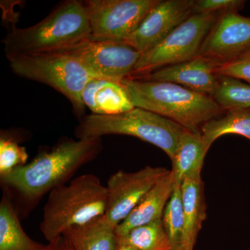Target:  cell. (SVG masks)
Listing matches in <instances>:
<instances>
[{"instance_id": "27", "label": "cell", "mask_w": 250, "mask_h": 250, "mask_svg": "<svg viewBox=\"0 0 250 250\" xmlns=\"http://www.w3.org/2000/svg\"><path fill=\"white\" fill-rule=\"evenodd\" d=\"M47 250H73L70 243L62 236L54 241L47 243Z\"/></svg>"}, {"instance_id": "15", "label": "cell", "mask_w": 250, "mask_h": 250, "mask_svg": "<svg viewBox=\"0 0 250 250\" xmlns=\"http://www.w3.org/2000/svg\"><path fill=\"white\" fill-rule=\"evenodd\" d=\"M175 185V179L170 170V173L158 182L131 213L116 227L118 238L132 229L162 220L166 205L170 200Z\"/></svg>"}, {"instance_id": "24", "label": "cell", "mask_w": 250, "mask_h": 250, "mask_svg": "<svg viewBox=\"0 0 250 250\" xmlns=\"http://www.w3.org/2000/svg\"><path fill=\"white\" fill-rule=\"evenodd\" d=\"M26 148L20 146L13 138L1 133L0 138V176L12 172L27 164Z\"/></svg>"}, {"instance_id": "11", "label": "cell", "mask_w": 250, "mask_h": 250, "mask_svg": "<svg viewBox=\"0 0 250 250\" xmlns=\"http://www.w3.org/2000/svg\"><path fill=\"white\" fill-rule=\"evenodd\" d=\"M194 4V0H160L123 42L141 53L149 50L193 14Z\"/></svg>"}, {"instance_id": "29", "label": "cell", "mask_w": 250, "mask_h": 250, "mask_svg": "<svg viewBox=\"0 0 250 250\" xmlns=\"http://www.w3.org/2000/svg\"><path fill=\"white\" fill-rule=\"evenodd\" d=\"M173 250H193V249L188 248V247L184 246V245H181V246H179L178 248H177L176 249Z\"/></svg>"}, {"instance_id": "5", "label": "cell", "mask_w": 250, "mask_h": 250, "mask_svg": "<svg viewBox=\"0 0 250 250\" xmlns=\"http://www.w3.org/2000/svg\"><path fill=\"white\" fill-rule=\"evenodd\" d=\"M186 130L164 117L135 107L112 116H85L75 128V135L77 139H102L107 135L133 136L160 148L172 161Z\"/></svg>"}, {"instance_id": "26", "label": "cell", "mask_w": 250, "mask_h": 250, "mask_svg": "<svg viewBox=\"0 0 250 250\" xmlns=\"http://www.w3.org/2000/svg\"><path fill=\"white\" fill-rule=\"evenodd\" d=\"M245 2L242 0H197L195 1L193 14L238 12Z\"/></svg>"}, {"instance_id": "9", "label": "cell", "mask_w": 250, "mask_h": 250, "mask_svg": "<svg viewBox=\"0 0 250 250\" xmlns=\"http://www.w3.org/2000/svg\"><path fill=\"white\" fill-rule=\"evenodd\" d=\"M61 52L71 55L97 78L118 82L133 75L142 54L123 42L90 38Z\"/></svg>"}, {"instance_id": "18", "label": "cell", "mask_w": 250, "mask_h": 250, "mask_svg": "<svg viewBox=\"0 0 250 250\" xmlns=\"http://www.w3.org/2000/svg\"><path fill=\"white\" fill-rule=\"evenodd\" d=\"M209 150L201 132L186 130L181 138L178 150L172 160V174L175 182L181 185L184 179L201 174L205 156Z\"/></svg>"}, {"instance_id": "14", "label": "cell", "mask_w": 250, "mask_h": 250, "mask_svg": "<svg viewBox=\"0 0 250 250\" xmlns=\"http://www.w3.org/2000/svg\"><path fill=\"white\" fill-rule=\"evenodd\" d=\"M85 108L93 114L112 116L135 108L121 82L94 78L85 85L82 95Z\"/></svg>"}, {"instance_id": "20", "label": "cell", "mask_w": 250, "mask_h": 250, "mask_svg": "<svg viewBox=\"0 0 250 250\" xmlns=\"http://www.w3.org/2000/svg\"><path fill=\"white\" fill-rule=\"evenodd\" d=\"M202 139L207 147L227 134H238L250 140V108H236L227 111L221 118L206 123L201 129Z\"/></svg>"}, {"instance_id": "19", "label": "cell", "mask_w": 250, "mask_h": 250, "mask_svg": "<svg viewBox=\"0 0 250 250\" xmlns=\"http://www.w3.org/2000/svg\"><path fill=\"white\" fill-rule=\"evenodd\" d=\"M23 229L21 218L4 195L0 202V250H47Z\"/></svg>"}, {"instance_id": "10", "label": "cell", "mask_w": 250, "mask_h": 250, "mask_svg": "<svg viewBox=\"0 0 250 250\" xmlns=\"http://www.w3.org/2000/svg\"><path fill=\"white\" fill-rule=\"evenodd\" d=\"M170 172L165 167L147 166L136 172L118 170L112 174L106 186L108 200L104 215L108 222L116 228Z\"/></svg>"}, {"instance_id": "1", "label": "cell", "mask_w": 250, "mask_h": 250, "mask_svg": "<svg viewBox=\"0 0 250 250\" xmlns=\"http://www.w3.org/2000/svg\"><path fill=\"white\" fill-rule=\"evenodd\" d=\"M103 149L102 139H65L31 162L0 176L3 195L20 218L30 214L45 195L68 183L81 167Z\"/></svg>"}, {"instance_id": "22", "label": "cell", "mask_w": 250, "mask_h": 250, "mask_svg": "<svg viewBox=\"0 0 250 250\" xmlns=\"http://www.w3.org/2000/svg\"><path fill=\"white\" fill-rule=\"evenodd\" d=\"M213 98L223 111L250 108V83L233 77L219 76Z\"/></svg>"}, {"instance_id": "21", "label": "cell", "mask_w": 250, "mask_h": 250, "mask_svg": "<svg viewBox=\"0 0 250 250\" xmlns=\"http://www.w3.org/2000/svg\"><path fill=\"white\" fill-rule=\"evenodd\" d=\"M119 243L139 250H170V244L162 220L141 225L119 238Z\"/></svg>"}, {"instance_id": "23", "label": "cell", "mask_w": 250, "mask_h": 250, "mask_svg": "<svg viewBox=\"0 0 250 250\" xmlns=\"http://www.w3.org/2000/svg\"><path fill=\"white\" fill-rule=\"evenodd\" d=\"M163 225L170 244V250L182 245L184 215L181 186L176 184L162 217Z\"/></svg>"}, {"instance_id": "4", "label": "cell", "mask_w": 250, "mask_h": 250, "mask_svg": "<svg viewBox=\"0 0 250 250\" xmlns=\"http://www.w3.org/2000/svg\"><path fill=\"white\" fill-rule=\"evenodd\" d=\"M108 192L98 176L85 174L54 189L48 195L40 223L41 232L50 243L71 227L105 215Z\"/></svg>"}, {"instance_id": "3", "label": "cell", "mask_w": 250, "mask_h": 250, "mask_svg": "<svg viewBox=\"0 0 250 250\" xmlns=\"http://www.w3.org/2000/svg\"><path fill=\"white\" fill-rule=\"evenodd\" d=\"M91 37L83 1L67 0L31 27L10 31L3 40L6 55L61 52Z\"/></svg>"}, {"instance_id": "17", "label": "cell", "mask_w": 250, "mask_h": 250, "mask_svg": "<svg viewBox=\"0 0 250 250\" xmlns=\"http://www.w3.org/2000/svg\"><path fill=\"white\" fill-rule=\"evenodd\" d=\"M62 236L73 250H117L119 246L116 228L104 215L83 225L71 227Z\"/></svg>"}, {"instance_id": "7", "label": "cell", "mask_w": 250, "mask_h": 250, "mask_svg": "<svg viewBox=\"0 0 250 250\" xmlns=\"http://www.w3.org/2000/svg\"><path fill=\"white\" fill-rule=\"evenodd\" d=\"M220 14L191 15L160 43L141 54L133 75L146 76L162 67L196 57L205 38Z\"/></svg>"}, {"instance_id": "28", "label": "cell", "mask_w": 250, "mask_h": 250, "mask_svg": "<svg viewBox=\"0 0 250 250\" xmlns=\"http://www.w3.org/2000/svg\"><path fill=\"white\" fill-rule=\"evenodd\" d=\"M139 250L134 248V247L130 246L129 245L123 244V243H119L118 250Z\"/></svg>"}, {"instance_id": "2", "label": "cell", "mask_w": 250, "mask_h": 250, "mask_svg": "<svg viewBox=\"0 0 250 250\" xmlns=\"http://www.w3.org/2000/svg\"><path fill=\"white\" fill-rule=\"evenodd\" d=\"M135 107L164 117L193 132L223 110L212 97L170 82L130 77L122 81Z\"/></svg>"}, {"instance_id": "16", "label": "cell", "mask_w": 250, "mask_h": 250, "mask_svg": "<svg viewBox=\"0 0 250 250\" xmlns=\"http://www.w3.org/2000/svg\"><path fill=\"white\" fill-rule=\"evenodd\" d=\"M180 186L184 215L182 245L193 249L207 217L205 184L201 174H197L184 179Z\"/></svg>"}, {"instance_id": "13", "label": "cell", "mask_w": 250, "mask_h": 250, "mask_svg": "<svg viewBox=\"0 0 250 250\" xmlns=\"http://www.w3.org/2000/svg\"><path fill=\"white\" fill-rule=\"evenodd\" d=\"M220 64L197 56L188 62L162 67L144 77L148 80L170 82L213 98L219 84L215 69Z\"/></svg>"}, {"instance_id": "12", "label": "cell", "mask_w": 250, "mask_h": 250, "mask_svg": "<svg viewBox=\"0 0 250 250\" xmlns=\"http://www.w3.org/2000/svg\"><path fill=\"white\" fill-rule=\"evenodd\" d=\"M250 50V17L238 12L220 15L207 34L199 55L219 64L230 62Z\"/></svg>"}, {"instance_id": "6", "label": "cell", "mask_w": 250, "mask_h": 250, "mask_svg": "<svg viewBox=\"0 0 250 250\" xmlns=\"http://www.w3.org/2000/svg\"><path fill=\"white\" fill-rule=\"evenodd\" d=\"M9 66L18 76L52 87L72 104L75 115L85 116L82 95L94 78L78 61L64 52L6 55Z\"/></svg>"}, {"instance_id": "8", "label": "cell", "mask_w": 250, "mask_h": 250, "mask_svg": "<svg viewBox=\"0 0 250 250\" xmlns=\"http://www.w3.org/2000/svg\"><path fill=\"white\" fill-rule=\"evenodd\" d=\"M160 0H87L90 39L123 42Z\"/></svg>"}, {"instance_id": "25", "label": "cell", "mask_w": 250, "mask_h": 250, "mask_svg": "<svg viewBox=\"0 0 250 250\" xmlns=\"http://www.w3.org/2000/svg\"><path fill=\"white\" fill-rule=\"evenodd\" d=\"M218 76L233 77L250 83V50L215 69Z\"/></svg>"}]
</instances>
